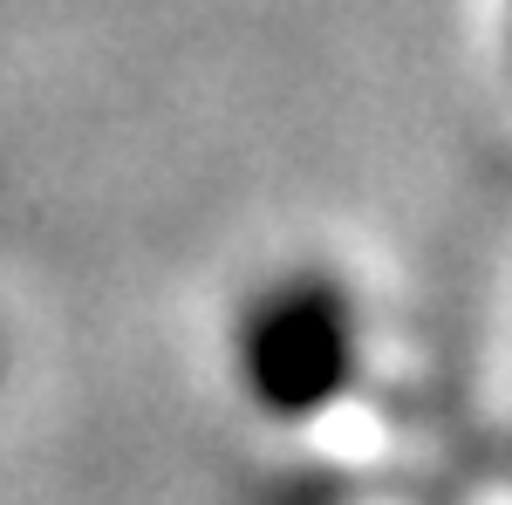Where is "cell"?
Here are the masks:
<instances>
[{"instance_id":"cell-1","label":"cell","mask_w":512,"mask_h":505,"mask_svg":"<svg viewBox=\"0 0 512 505\" xmlns=\"http://www.w3.org/2000/svg\"><path fill=\"white\" fill-rule=\"evenodd\" d=\"M246 389L274 417H315L355 376V314L335 280H287L246 314L239 335Z\"/></svg>"}]
</instances>
